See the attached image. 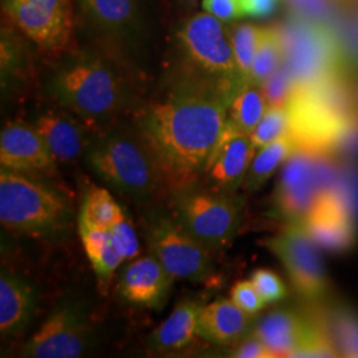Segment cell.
I'll return each mask as SVG.
<instances>
[{"label": "cell", "instance_id": "obj_28", "mask_svg": "<svg viewBox=\"0 0 358 358\" xmlns=\"http://www.w3.org/2000/svg\"><path fill=\"white\" fill-rule=\"evenodd\" d=\"M333 331L338 352L348 357H358L357 316L346 309H338L333 316Z\"/></svg>", "mask_w": 358, "mask_h": 358}, {"label": "cell", "instance_id": "obj_12", "mask_svg": "<svg viewBox=\"0 0 358 358\" xmlns=\"http://www.w3.org/2000/svg\"><path fill=\"white\" fill-rule=\"evenodd\" d=\"M90 325L85 308L66 300L51 315L28 341L23 355L35 358L80 357L90 344Z\"/></svg>", "mask_w": 358, "mask_h": 358}, {"label": "cell", "instance_id": "obj_17", "mask_svg": "<svg viewBox=\"0 0 358 358\" xmlns=\"http://www.w3.org/2000/svg\"><path fill=\"white\" fill-rule=\"evenodd\" d=\"M252 317L232 300H217L202 307L196 334L217 345H229L248 333Z\"/></svg>", "mask_w": 358, "mask_h": 358}, {"label": "cell", "instance_id": "obj_7", "mask_svg": "<svg viewBox=\"0 0 358 358\" xmlns=\"http://www.w3.org/2000/svg\"><path fill=\"white\" fill-rule=\"evenodd\" d=\"M243 198L235 192L185 189L173 201L174 217L210 251L230 245L243 220Z\"/></svg>", "mask_w": 358, "mask_h": 358}, {"label": "cell", "instance_id": "obj_34", "mask_svg": "<svg viewBox=\"0 0 358 358\" xmlns=\"http://www.w3.org/2000/svg\"><path fill=\"white\" fill-rule=\"evenodd\" d=\"M206 13H211L222 22L239 19L244 15L242 0H203Z\"/></svg>", "mask_w": 358, "mask_h": 358}, {"label": "cell", "instance_id": "obj_33", "mask_svg": "<svg viewBox=\"0 0 358 358\" xmlns=\"http://www.w3.org/2000/svg\"><path fill=\"white\" fill-rule=\"evenodd\" d=\"M231 300L251 316H255L267 306L251 280L236 282L231 289Z\"/></svg>", "mask_w": 358, "mask_h": 358}, {"label": "cell", "instance_id": "obj_9", "mask_svg": "<svg viewBox=\"0 0 358 358\" xmlns=\"http://www.w3.org/2000/svg\"><path fill=\"white\" fill-rule=\"evenodd\" d=\"M263 243L279 257L294 291L303 299L315 301L327 294L329 282L316 248L317 244L312 241L303 223L292 222Z\"/></svg>", "mask_w": 358, "mask_h": 358}, {"label": "cell", "instance_id": "obj_36", "mask_svg": "<svg viewBox=\"0 0 358 358\" xmlns=\"http://www.w3.org/2000/svg\"><path fill=\"white\" fill-rule=\"evenodd\" d=\"M279 0H242L244 15L262 17L272 13Z\"/></svg>", "mask_w": 358, "mask_h": 358}, {"label": "cell", "instance_id": "obj_2", "mask_svg": "<svg viewBox=\"0 0 358 358\" xmlns=\"http://www.w3.org/2000/svg\"><path fill=\"white\" fill-rule=\"evenodd\" d=\"M85 159L110 187L136 202L152 201L166 176L138 128L105 131L87 145Z\"/></svg>", "mask_w": 358, "mask_h": 358}, {"label": "cell", "instance_id": "obj_6", "mask_svg": "<svg viewBox=\"0 0 358 358\" xmlns=\"http://www.w3.org/2000/svg\"><path fill=\"white\" fill-rule=\"evenodd\" d=\"M178 40L196 78L217 85L231 100L248 81L236 63L230 29L211 13L194 15L180 28Z\"/></svg>", "mask_w": 358, "mask_h": 358}, {"label": "cell", "instance_id": "obj_4", "mask_svg": "<svg viewBox=\"0 0 358 358\" xmlns=\"http://www.w3.org/2000/svg\"><path fill=\"white\" fill-rule=\"evenodd\" d=\"M71 217L68 201L32 176L1 169L0 220L15 234L43 235L64 227Z\"/></svg>", "mask_w": 358, "mask_h": 358}, {"label": "cell", "instance_id": "obj_20", "mask_svg": "<svg viewBox=\"0 0 358 358\" xmlns=\"http://www.w3.org/2000/svg\"><path fill=\"white\" fill-rule=\"evenodd\" d=\"M297 146L294 138L287 133L276 141L271 142L267 146L256 150L248 173L244 179L243 186L247 192L259 190L272 174L285 164V161L296 152Z\"/></svg>", "mask_w": 358, "mask_h": 358}, {"label": "cell", "instance_id": "obj_8", "mask_svg": "<svg viewBox=\"0 0 358 358\" xmlns=\"http://www.w3.org/2000/svg\"><path fill=\"white\" fill-rule=\"evenodd\" d=\"M146 242L167 272L179 280L203 282L211 272L210 250L174 217L154 213L146 222Z\"/></svg>", "mask_w": 358, "mask_h": 358}, {"label": "cell", "instance_id": "obj_35", "mask_svg": "<svg viewBox=\"0 0 358 358\" xmlns=\"http://www.w3.org/2000/svg\"><path fill=\"white\" fill-rule=\"evenodd\" d=\"M232 356L239 358L272 357L268 352V349L256 337L254 333L244 338L243 343L238 346V349L235 350V353Z\"/></svg>", "mask_w": 358, "mask_h": 358}, {"label": "cell", "instance_id": "obj_22", "mask_svg": "<svg viewBox=\"0 0 358 358\" xmlns=\"http://www.w3.org/2000/svg\"><path fill=\"white\" fill-rule=\"evenodd\" d=\"M125 215L112 194L103 187H92L80 208L78 229L110 230L115 222Z\"/></svg>", "mask_w": 358, "mask_h": 358}, {"label": "cell", "instance_id": "obj_11", "mask_svg": "<svg viewBox=\"0 0 358 358\" xmlns=\"http://www.w3.org/2000/svg\"><path fill=\"white\" fill-rule=\"evenodd\" d=\"M17 28L45 52L66 50L75 34L72 0H6Z\"/></svg>", "mask_w": 358, "mask_h": 358}, {"label": "cell", "instance_id": "obj_1", "mask_svg": "<svg viewBox=\"0 0 358 358\" xmlns=\"http://www.w3.org/2000/svg\"><path fill=\"white\" fill-rule=\"evenodd\" d=\"M231 97L217 85L192 78L137 117V128L167 177L202 174L230 122Z\"/></svg>", "mask_w": 358, "mask_h": 358}, {"label": "cell", "instance_id": "obj_24", "mask_svg": "<svg viewBox=\"0 0 358 358\" xmlns=\"http://www.w3.org/2000/svg\"><path fill=\"white\" fill-rule=\"evenodd\" d=\"M312 241L331 252H346L356 245L357 232L353 220L303 222Z\"/></svg>", "mask_w": 358, "mask_h": 358}, {"label": "cell", "instance_id": "obj_32", "mask_svg": "<svg viewBox=\"0 0 358 358\" xmlns=\"http://www.w3.org/2000/svg\"><path fill=\"white\" fill-rule=\"evenodd\" d=\"M112 234L125 260H131L140 254V241L131 222L128 217H120L112 226Z\"/></svg>", "mask_w": 358, "mask_h": 358}, {"label": "cell", "instance_id": "obj_13", "mask_svg": "<svg viewBox=\"0 0 358 358\" xmlns=\"http://www.w3.org/2000/svg\"><path fill=\"white\" fill-rule=\"evenodd\" d=\"M255 152L251 136L229 122L202 173L210 187L217 192H236L243 186Z\"/></svg>", "mask_w": 358, "mask_h": 358}, {"label": "cell", "instance_id": "obj_31", "mask_svg": "<svg viewBox=\"0 0 358 358\" xmlns=\"http://www.w3.org/2000/svg\"><path fill=\"white\" fill-rule=\"evenodd\" d=\"M251 282H254L256 289L266 304L279 303L287 297L288 289L282 282V278L267 268H259L252 272Z\"/></svg>", "mask_w": 358, "mask_h": 358}, {"label": "cell", "instance_id": "obj_26", "mask_svg": "<svg viewBox=\"0 0 358 358\" xmlns=\"http://www.w3.org/2000/svg\"><path fill=\"white\" fill-rule=\"evenodd\" d=\"M230 31L236 63L239 65V69L244 78L250 80L259 35H260V27L242 23V24H234Z\"/></svg>", "mask_w": 358, "mask_h": 358}, {"label": "cell", "instance_id": "obj_3", "mask_svg": "<svg viewBox=\"0 0 358 358\" xmlns=\"http://www.w3.org/2000/svg\"><path fill=\"white\" fill-rule=\"evenodd\" d=\"M51 90L57 101L88 122H101L118 115L128 105L125 78L106 59L78 53L59 65Z\"/></svg>", "mask_w": 358, "mask_h": 358}, {"label": "cell", "instance_id": "obj_37", "mask_svg": "<svg viewBox=\"0 0 358 358\" xmlns=\"http://www.w3.org/2000/svg\"><path fill=\"white\" fill-rule=\"evenodd\" d=\"M348 6H350V7L358 10V0H348Z\"/></svg>", "mask_w": 358, "mask_h": 358}, {"label": "cell", "instance_id": "obj_21", "mask_svg": "<svg viewBox=\"0 0 358 358\" xmlns=\"http://www.w3.org/2000/svg\"><path fill=\"white\" fill-rule=\"evenodd\" d=\"M268 105L260 84L248 80L231 100L230 122L239 131L251 134L267 112Z\"/></svg>", "mask_w": 358, "mask_h": 358}, {"label": "cell", "instance_id": "obj_30", "mask_svg": "<svg viewBox=\"0 0 358 358\" xmlns=\"http://www.w3.org/2000/svg\"><path fill=\"white\" fill-rule=\"evenodd\" d=\"M268 108L287 106L294 90V78L282 64L273 75L262 84Z\"/></svg>", "mask_w": 358, "mask_h": 358}, {"label": "cell", "instance_id": "obj_25", "mask_svg": "<svg viewBox=\"0 0 358 358\" xmlns=\"http://www.w3.org/2000/svg\"><path fill=\"white\" fill-rule=\"evenodd\" d=\"M282 65V44L278 26L260 28L250 80L263 84Z\"/></svg>", "mask_w": 358, "mask_h": 358}, {"label": "cell", "instance_id": "obj_14", "mask_svg": "<svg viewBox=\"0 0 358 358\" xmlns=\"http://www.w3.org/2000/svg\"><path fill=\"white\" fill-rule=\"evenodd\" d=\"M56 159L34 125L13 122L0 134L1 169L35 176L51 173Z\"/></svg>", "mask_w": 358, "mask_h": 358}, {"label": "cell", "instance_id": "obj_27", "mask_svg": "<svg viewBox=\"0 0 358 358\" xmlns=\"http://www.w3.org/2000/svg\"><path fill=\"white\" fill-rule=\"evenodd\" d=\"M289 117L285 106L268 108L267 112L257 124L255 130L250 134L256 150L276 141L288 133Z\"/></svg>", "mask_w": 358, "mask_h": 358}, {"label": "cell", "instance_id": "obj_15", "mask_svg": "<svg viewBox=\"0 0 358 358\" xmlns=\"http://www.w3.org/2000/svg\"><path fill=\"white\" fill-rule=\"evenodd\" d=\"M174 278L153 255L134 259L120 279V294L134 306L161 308L166 303Z\"/></svg>", "mask_w": 358, "mask_h": 358}, {"label": "cell", "instance_id": "obj_16", "mask_svg": "<svg viewBox=\"0 0 358 358\" xmlns=\"http://www.w3.org/2000/svg\"><path fill=\"white\" fill-rule=\"evenodd\" d=\"M38 304V292L31 282L8 272L0 278V332L11 337L23 332Z\"/></svg>", "mask_w": 358, "mask_h": 358}, {"label": "cell", "instance_id": "obj_10", "mask_svg": "<svg viewBox=\"0 0 358 358\" xmlns=\"http://www.w3.org/2000/svg\"><path fill=\"white\" fill-rule=\"evenodd\" d=\"M325 153L296 149L282 167L273 192L278 214L289 222L303 223L321 192L325 190Z\"/></svg>", "mask_w": 358, "mask_h": 358}, {"label": "cell", "instance_id": "obj_18", "mask_svg": "<svg viewBox=\"0 0 358 358\" xmlns=\"http://www.w3.org/2000/svg\"><path fill=\"white\" fill-rule=\"evenodd\" d=\"M34 127L59 162L75 161L87 148L84 133L69 115L48 110L35 118Z\"/></svg>", "mask_w": 358, "mask_h": 358}, {"label": "cell", "instance_id": "obj_29", "mask_svg": "<svg viewBox=\"0 0 358 358\" xmlns=\"http://www.w3.org/2000/svg\"><path fill=\"white\" fill-rule=\"evenodd\" d=\"M124 260L125 259L122 256L118 244L115 242V236L112 231L109 230L106 242L103 244L101 251L90 260L92 267L94 269V273L97 276L100 288L103 291H105V288L108 287V282H110L113 273Z\"/></svg>", "mask_w": 358, "mask_h": 358}, {"label": "cell", "instance_id": "obj_5", "mask_svg": "<svg viewBox=\"0 0 358 358\" xmlns=\"http://www.w3.org/2000/svg\"><path fill=\"white\" fill-rule=\"evenodd\" d=\"M282 44V64L294 87L312 85L344 73L345 56L332 27L292 15L278 26Z\"/></svg>", "mask_w": 358, "mask_h": 358}, {"label": "cell", "instance_id": "obj_19", "mask_svg": "<svg viewBox=\"0 0 358 358\" xmlns=\"http://www.w3.org/2000/svg\"><path fill=\"white\" fill-rule=\"evenodd\" d=\"M202 306L192 300L180 301L150 337V345L157 350H174L189 345L196 334Z\"/></svg>", "mask_w": 358, "mask_h": 358}, {"label": "cell", "instance_id": "obj_38", "mask_svg": "<svg viewBox=\"0 0 358 358\" xmlns=\"http://www.w3.org/2000/svg\"><path fill=\"white\" fill-rule=\"evenodd\" d=\"M186 1H189V3H195L196 0H186Z\"/></svg>", "mask_w": 358, "mask_h": 358}, {"label": "cell", "instance_id": "obj_23", "mask_svg": "<svg viewBox=\"0 0 358 358\" xmlns=\"http://www.w3.org/2000/svg\"><path fill=\"white\" fill-rule=\"evenodd\" d=\"M90 20L101 29L122 31L133 24L137 0H83Z\"/></svg>", "mask_w": 358, "mask_h": 358}]
</instances>
